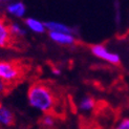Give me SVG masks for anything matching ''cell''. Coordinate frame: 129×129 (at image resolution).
I'll list each match as a JSON object with an SVG mask.
<instances>
[{
  "label": "cell",
  "mask_w": 129,
  "mask_h": 129,
  "mask_svg": "<svg viewBox=\"0 0 129 129\" xmlns=\"http://www.w3.org/2000/svg\"><path fill=\"white\" fill-rule=\"evenodd\" d=\"M27 100L31 107L42 111L44 114L60 117L62 103L57 89L48 83L35 82L27 90Z\"/></svg>",
  "instance_id": "6da1fadb"
},
{
  "label": "cell",
  "mask_w": 129,
  "mask_h": 129,
  "mask_svg": "<svg viewBox=\"0 0 129 129\" xmlns=\"http://www.w3.org/2000/svg\"><path fill=\"white\" fill-rule=\"evenodd\" d=\"M24 75L25 67L18 61H0V80L5 86L16 84Z\"/></svg>",
  "instance_id": "7a4b0ae2"
},
{
  "label": "cell",
  "mask_w": 129,
  "mask_h": 129,
  "mask_svg": "<svg viewBox=\"0 0 129 129\" xmlns=\"http://www.w3.org/2000/svg\"><path fill=\"white\" fill-rule=\"evenodd\" d=\"M90 51L93 56L102 60H105L106 62L113 64V65H119L121 63V58L118 54H114L112 51L108 50L106 46L102 44H94L90 46Z\"/></svg>",
  "instance_id": "3957f363"
},
{
  "label": "cell",
  "mask_w": 129,
  "mask_h": 129,
  "mask_svg": "<svg viewBox=\"0 0 129 129\" xmlns=\"http://www.w3.org/2000/svg\"><path fill=\"white\" fill-rule=\"evenodd\" d=\"M15 41L16 38L11 31L10 22L5 17H0V47H11Z\"/></svg>",
  "instance_id": "277c9868"
},
{
  "label": "cell",
  "mask_w": 129,
  "mask_h": 129,
  "mask_svg": "<svg viewBox=\"0 0 129 129\" xmlns=\"http://www.w3.org/2000/svg\"><path fill=\"white\" fill-rule=\"evenodd\" d=\"M49 38L53 41L63 44V45H73L76 43V38L72 34L66 33H59V31H49L48 33Z\"/></svg>",
  "instance_id": "5b68a950"
},
{
  "label": "cell",
  "mask_w": 129,
  "mask_h": 129,
  "mask_svg": "<svg viewBox=\"0 0 129 129\" xmlns=\"http://www.w3.org/2000/svg\"><path fill=\"white\" fill-rule=\"evenodd\" d=\"M44 26L45 28H47L49 31H59V33H66V34H72L75 35L76 29L65 25L63 23H58V22H54V21H46L44 22Z\"/></svg>",
  "instance_id": "8992f818"
},
{
  "label": "cell",
  "mask_w": 129,
  "mask_h": 129,
  "mask_svg": "<svg viewBox=\"0 0 129 129\" xmlns=\"http://www.w3.org/2000/svg\"><path fill=\"white\" fill-rule=\"evenodd\" d=\"M0 124L4 126H13L15 124V115L10 108L0 105Z\"/></svg>",
  "instance_id": "52a82bcc"
},
{
  "label": "cell",
  "mask_w": 129,
  "mask_h": 129,
  "mask_svg": "<svg viewBox=\"0 0 129 129\" xmlns=\"http://www.w3.org/2000/svg\"><path fill=\"white\" fill-rule=\"evenodd\" d=\"M6 11L16 18H21L24 16L25 12H26V8H25L23 2L18 1V2L10 3V4L6 5Z\"/></svg>",
  "instance_id": "ba28073f"
},
{
  "label": "cell",
  "mask_w": 129,
  "mask_h": 129,
  "mask_svg": "<svg viewBox=\"0 0 129 129\" xmlns=\"http://www.w3.org/2000/svg\"><path fill=\"white\" fill-rule=\"evenodd\" d=\"M24 23L25 25L30 29L33 30L34 33H37V34H42L45 31V26L42 22H40L39 20H37L35 18H26L24 20Z\"/></svg>",
  "instance_id": "9c48e42d"
},
{
  "label": "cell",
  "mask_w": 129,
  "mask_h": 129,
  "mask_svg": "<svg viewBox=\"0 0 129 129\" xmlns=\"http://www.w3.org/2000/svg\"><path fill=\"white\" fill-rule=\"evenodd\" d=\"M94 106H95V100L90 95L84 96V98H83L79 103V107L83 111L91 110V109H93Z\"/></svg>",
  "instance_id": "30bf717a"
},
{
  "label": "cell",
  "mask_w": 129,
  "mask_h": 129,
  "mask_svg": "<svg viewBox=\"0 0 129 129\" xmlns=\"http://www.w3.org/2000/svg\"><path fill=\"white\" fill-rule=\"evenodd\" d=\"M10 28L13 36H14L16 39L17 38H23L25 35H26V30H25L20 24L17 22H11L10 23Z\"/></svg>",
  "instance_id": "8fae6325"
},
{
  "label": "cell",
  "mask_w": 129,
  "mask_h": 129,
  "mask_svg": "<svg viewBox=\"0 0 129 129\" xmlns=\"http://www.w3.org/2000/svg\"><path fill=\"white\" fill-rule=\"evenodd\" d=\"M41 123H42L43 127L51 128L56 123V117H54V115H51V114H44L43 118L41 119Z\"/></svg>",
  "instance_id": "7c38bea8"
},
{
  "label": "cell",
  "mask_w": 129,
  "mask_h": 129,
  "mask_svg": "<svg viewBox=\"0 0 129 129\" xmlns=\"http://www.w3.org/2000/svg\"><path fill=\"white\" fill-rule=\"evenodd\" d=\"M113 129H129V119H123L119 123V125Z\"/></svg>",
  "instance_id": "4fadbf2b"
},
{
  "label": "cell",
  "mask_w": 129,
  "mask_h": 129,
  "mask_svg": "<svg viewBox=\"0 0 129 129\" xmlns=\"http://www.w3.org/2000/svg\"><path fill=\"white\" fill-rule=\"evenodd\" d=\"M115 21H117L118 24H120V21H121L120 5H119V2H118V1H115Z\"/></svg>",
  "instance_id": "5bb4252c"
},
{
  "label": "cell",
  "mask_w": 129,
  "mask_h": 129,
  "mask_svg": "<svg viewBox=\"0 0 129 129\" xmlns=\"http://www.w3.org/2000/svg\"><path fill=\"white\" fill-rule=\"evenodd\" d=\"M5 84H4V83L1 81V80H0V91H4V90H5Z\"/></svg>",
  "instance_id": "9a60e30c"
},
{
  "label": "cell",
  "mask_w": 129,
  "mask_h": 129,
  "mask_svg": "<svg viewBox=\"0 0 129 129\" xmlns=\"http://www.w3.org/2000/svg\"><path fill=\"white\" fill-rule=\"evenodd\" d=\"M11 1H13V0H0V5H3V4H6V3L10 4Z\"/></svg>",
  "instance_id": "2e32d148"
}]
</instances>
